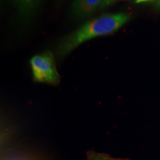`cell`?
I'll return each mask as SVG.
<instances>
[{"instance_id":"6da1fadb","label":"cell","mask_w":160,"mask_h":160,"mask_svg":"<svg viewBox=\"0 0 160 160\" xmlns=\"http://www.w3.org/2000/svg\"><path fill=\"white\" fill-rule=\"evenodd\" d=\"M130 19L131 15L127 13H109L84 24L77 30L59 40L56 49L57 57H65L86 41L114 33L125 25Z\"/></svg>"},{"instance_id":"7a4b0ae2","label":"cell","mask_w":160,"mask_h":160,"mask_svg":"<svg viewBox=\"0 0 160 160\" xmlns=\"http://www.w3.org/2000/svg\"><path fill=\"white\" fill-rule=\"evenodd\" d=\"M33 81L57 85L60 82L53 53L46 51L33 56L30 60Z\"/></svg>"},{"instance_id":"3957f363","label":"cell","mask_w":160,"mask_h":160,"mask_svg":"<svg viewBox=\"0 0 160 160\" xmlns=\"http://www.w3.org/2000/svg\"><path fill=\"white\" fill-rule=\"evenodd\" d=\"M102 2V0H74L71 6V12L79 19L88 17L97 11Z\"/></svg>"},{"instance_id":"277c9868","label":"cell","mask_w":160,"mask_h":160,"mask_svg":"<svg viewBox=\"0 0 160 160\" xmlns=\"http://www.w3.org/2000/svg\"><path fill=\"white\" fill-rule=\"evenodd\" d=\"M43 0H16L14 2L17 7V12L20 19L28 21L37 13L40 5Z\"/></svg>"},{"instance_id":"5b68a950","label":"cell","mask_w":160,"mask_h":160,"mask_svg":"<svg viewBox=\"0 0 160 160\" xmlns=\"http://www.w3.org/2000/svg\"><path fill=\"white\" fill-rule=\"evenodd\" d=\"M86 160H129L122 158L113 157L106 153H100L95 151H90L87 153V159Z\"/></svg>"},{"instance_id":"8992f818","label":"cell","mask_w":160,"mask_h":160,"mask_svg":"<svg viewBox=\"0 0 160 160\" xmlns=\"http://www.w3.org/2000/svg\"><path fill=\"white\" fill-rule=\"evenodd\" d=\"M114 1L115 0H102V4H101V8L108 6L111 5V4L113 3Z\"/></svg>"},{"instance_id":"52a82bcc","label":"cell","mask_w":160,"mask_h":160,"mask_svg":"<svg viewBox=\"0 0 160 160\" xmlns=\"http://www.w3.org/2000/svg\"><path fill=\"white\" fill-rule=\"evenodd\" d=\"M153 1V0H136V3H144V2H150Z\"/></svg>"},{"instance_id":"ba28073f","label":"cell","mask_w":160,"mask_h":160,"mask_svg":"<svg viewBox=\"0 0 160 160\" xmlns=\"http://www.w3.org/2000/svg\"><path fill=\"white\" fill-rule=\"evenodd\" d=\"M157 6H158V7H159V8H160V0H159V1H158Z\"/></svg>"},{"instance_id":"9c48e42d","label":"cell","mask_w":160,"mask_h":160,"mask_svg":"<svg viewBox=\"0 0 160 160\" xmlns=\"http://www.w3.org/2000/svg\"><path fill=\"white\" fill-rule=\"evenodd\" d=\"M58 1H62V0H58Z\"/></svg>"},{"instance_id":"30bf717a","label":"cell","mask_w":160,"mask_h":160,"mask_svg":"<svg viewBox=\"0 0 160 160\" xmlns=\"http://www.w3.org/2000/svg\"><path fill=\"white\" fill-rule=\"evenodd\" d=\"M15 1H16V0H14V2H15Z\"/></svg>"}]
</instances>
